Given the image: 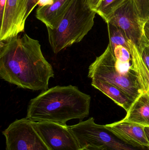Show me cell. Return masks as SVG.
I'll return each mask as SVG.
<instances>
[{"instance_id": "6da1fadb", "label": "cell", "mask_w": 149, "mask_h": 150, "mask_svg": "<svg viewBox=\"0 0 149 150\" xmlns=\"http://www.w3.org/2000/svg\"><path fill=\"white\" fill-rule=\"evenodd\" d=\"M54 76L38 40L24 33L0 42V77L3 80L19 88L45 91Z\"/></svg>"}, {"instance_id": "3957f363", "label": "cell", "mask_w": 149, "mask_h": 150, "mask_svg": "<svg viewBox=\"0 0 149 150\" xmlns=\"http://www.w3.org/2000/svg\"><path fill=\"white\" fill-rule=\"evenodd\" d=\"M96 11L87 0H72L65 13L53 29L47 28L48 38L53 53L80 42L92 30Z\"/></svg>"}, {"instance_id": "8fae6325", "label": "cell", "mask_w": 149, "mask_h": 150, "mask_svg": "<svg viewBox=\"0 0 149 150\" xmlns=\"http://www.w3.org/2000/svg\"><path fill=\"white\" fill-rule=\"evenodd\" d=\"M72 0H54L52 5L38 7L36 16L47 28L53 29L64 16Z\"/></svg>"}, {"instance_id": "603a6c76", "label": "cell", "mask_w": 149, "mask_h": 150, "mask_svg": "<svg viewBox=\"0 0 149 150\" xmlns=\"http://www.w3.org/2000/svg\"><path fill=\"white\" fill-rule=\"evenodd\" d=\"M81 150H107L103 147H99V148H92V149H87Z\"/></svg>"}, {"instance_id": "2e32d148", "label": "cell", "mask_w": 149, "mask_h": 150, "mask_svg": "<svg viewBox=\"0 0 149 150\" xmlns=\"http://www.w3.org/2000/svg\"><path fill=\"white\" fill-rule=\"evenodd\" d=\"M126 0H101L96 9V14L106 23L110 16Z\"/></svg>"}, {"instance_id": "484cf974", "label": "cell", "mask_w": 149, "mask_h": 150, "mask_svg": "<svg viewBox=\"0 0 149 150\" xmlns=\"http://www.w3.org/2000/svg\"><path fill=\"white\" fill-rule=\"evenodd\" d=\"M145 27L149 30V20L145 23Z\"/></svg>"}, {"instance_id": "277c9868", "label": "cell", "mask_w": 149, "mask_h": 150, "mask_svg": "<svg viewBox=\"0 0 149 150\" xmlns=\"http://www.w3.org/2000/svg\"><path fill=\"white\" fill-rule=\"evenodd\" d=\"M88 77L109 83L122 90L135 100L144 91L141 76L131 66L129 69L121 66L108 45L105 52L91 64Z\"/></svg>"}, {"instance_id": "8992f818", "label": "cell", "mask_w": 149, "mask_h": 150, "mask_svg": "<svg viewBox=\"0 0 149 150\" xmlns=\"http://www.w3.org/2000/svg\"><path fill=\"white\" fill-rule=\"evenodd\" d=\"M106 23L118 26L141 53L148 39L144 32L145 25L140 20L134 0H126L108 18Z\"/></svg>"}, {"instance_id": "7c38bea8", "label": "cell", "mask_w": 149, "mask_h": 150, "mask_svg": "<svg viewBox=\"0 0 149 150\" xmlns=\"http://www.w3.org/2000/svg\"><path fill=\"white\" fill-rule=\"evenodd\" d=\"M122 120L149 127V93L144 91L134 100Z\"/></svg>"}, {"instance_id": "ac0fdd59", "label": "cell", "mask_w": 149, "mask_h": 150, "mask_svg": "<svg viewBox=\"0 0 149 150\" xmlns=\"http://www.w3.org/2000/svg\"><path fill=\"white\" fill-rule=\"evenodd\" d=\"M39 0H23L22 10V22L25 26V22L29 15L38 4Z\"/></svg>"}, {"instance_id": "ba28073f", "label": "cell", "mask_w": 149, "mask_h": 150, "mask_svg": "<svg viewBox=\"0 0 149 150\" xmlns=\"http://www.w3.org/2000/svg\"><path fill=\"white\" fill-rule=\"evenodd\" d=\"M32 123L50 150H81L78 140L66 124L46 121Z\"/></svg>"}, {"instance_id": "9a60e30c", "label": "cell", "mask_w": 149, "mask_h": 150, "mask_svg": "<svg viewBox=\"0 0 149 150\" xmlns=\"http://www.w3.org/2000/svg\"><path fill=\"white\" fill-rule=\"evenodd\" d=\"M108 29L109 43L111 49L117 46H122L130 52L129 40L127 38L125 33L118 26L110 23H107Z\"/></svg>"}, {"instance_id": "d4e9b609", "label": "cell", "mask_w": 149, "mask_h": 150, "mask_svg": "<svg viewBox=\"0 0 149 150\" xmlns=\"http://www.w3.org/2000/svg\"><path fill=\"white\" fill-rule=\"evenodd\" d=\"M145 132L146 133V136H147V138L149 142V127H145Z\"/></svg>"}, {"instance_id": "30bf717a", "label": "cell", "mask_w": 149, "mask_h": 150, "mask_svg": "<svg viewBox=\"0 0 149 150\" xmlns=\"http://www.w3.org/2000/svg\"><path fill=\"white\" fill-rule=\"evenodd\" d=\"M105 126L116 136L129 144L136 147H149L145 127L122 120Z\"/></svg>"}, {"instance_id": "ffe728a7", "label": "cell", "mask_w": 149, "mask_h": 150, "mask_svg": "<svg viewBox=\"0 0 149 150\" xmlns=\"http://www.w3.org/2000/svg\"><path fill=\"white\" fill-rule=\"evenodd\" d=\"M101 1V0H87L91 8L94 11L98 8Z\"/></svg>"}, {"instance_id": "7a4b0ae2", "label": "cell", "mask_w": 149, "mask_h": 150, "mask_svg": "<svg viewBox=\"0 0 149 150\" xmlns=\"http://www.w3.org/2000/svg\"><path fill=\"white\" fill-rule=\"evenodd\" d=\"M91 96L73 86H57L43 91L31 100L26 118L33 122L66 125L70 120L82 121L89 115Z\"/></svg>"}, {"instance_id": "44dd1931", "label": "cell", "mask_w": 149, "mask_h": 150, "mask_svg": "<svg viewBox=\"0 0 149 150\" xmlns=\"http://www.w3.org/2000/svg\"><path fill=\"white\" fill-rule=\"evenodd\" d=\"M54 0H39L38 4V7H44L52 5L54 2Z\"/></svg>"}, {"instance_id": "9c48e42d", "label": "cell", "mask_w": 149, "mask_h": 150, "mask_svg": "<svg viewBox=\"0 0 149 150\" xmlns=\"http://www.w3.org/2000/svg\"><path fill=\"white\" fill-rule=\"evenodd\" d=\"M23 0H6L2 17L1 19L0 41H7L24 31L22 22Z\"/></svg>"}, {"instance_id": "5b68a950", "label": "cell", "mask_w": 149, "mask_h": 150, "mask_svg": "<svg viewBox=\"0 0 149 150\" xmlns=\"http://www.w3.org/2000/svg\"><path fill=\"white\" fill-rule=\"evenodd\" d=\"M69 127L81 150L103 147L107 150H149V147H135L124 142L105 125L96 124L93 117Z\"/></svg>"}, {"instance_id": "cb8c5ba5", "label": "cell", "mask_w": 149, "mask_h": 150, "mask_svg": "<svg viewBox=\"0 0 149 150\" xmlns=\"http://www.w3.org/2000/svg\"><path fill=\"white\" fill-rule=\"evenodd\" d=\"M144 32H145V34L146 37H147L148 40L149 42V30H148L146 27H144Z\"/></svg>"}, {"instance_id": "52a82bcc", "label": "cell", "mask_w": 149, "mask_h": 150, "mask_svg": "<svg viewBox=\"0 0 149 150\" xmlns=\"http://www.w3.org/2000/svg\"><path fill=\"white\" fill-rule=\"evenodd\" d=\"M6 150H50L27 118L16 120L2 132Z\"/></svg>"}, {"instance_id": "7402d4cb", "label": "cell", "mask_w": 149, "mask_h": 150, "mask_svg": "<svg viewBox=\"0 0 149 150\" xmlns=\"http://www.w3.org/2000/svg\"><path fill=\"white\" fill-rule=\"evenodd\" d=\"M6 0H0V19L2 17L5 7Z\"/></svg>"}, {"instance_id": "d6986e66", "label": "cell", "mask_w": 149, "mask_h": 150, "mask_svg": "<svg viewBox=\"0 0 149 150\" xmlns=\"http://www.w3.org/2000/svg\"><path fill=\"white\" fill-rule=\"evenodd\" d=\"M140 54L143 63L149 71V42L148 40V43Z\"/></svg>"}, {"instance_id": "4fadbf2b", "label": "cell", "mask_w": 149, "mask_h": 150, "mask_svg": "<svg viewBox=\"0 0 149 150\" xmlns=\"http://www.w3.org/2000/svg\"><path fill=\"white\" fill-rule=\"evenodd\" d=\"M92 85L110 98L126 112L131 107L135 100L121 89L109 83L92 79Z\"/></svg>"}, {"instance_id": "e0dca14e", "label": "cell", "mask_w": 149, "mask_h": 150, "mask_svg": "<svg viewBox=\"0 0 149 150\" xmlns=\"http://www.w3.org/2000/svg\"><path fill=\"white\" fill-rule=\"evenodd\" d=\"M141 22L145 25L149 20V0H134Z\"/></svg>"}, {"instance_id": "5bb4252c", "label": "cell", "mask_w": 149, "mask_h": 150, "mask_svg": "<svg viewBox=\"0 0 149 150\" xmlns=\"http://www.w3.org/2000/svg\"><path fill=\"white\" fill-rule=\"evenodd\" d=\"M130 54L132 57V67L138 73L143 81L144 91L149 93V71L143 61L140 52L135 45L129 41Z\"/></svg>"}]
</instances>
